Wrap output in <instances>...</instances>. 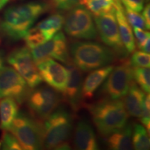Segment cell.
<instances>
[{"mask_svg":"<svg viewBox=\"0 0 150 150\" xmlns=\"http://www.w3.org/2000/svg\"><path fill=\"white\" fill-rule=\"evenodd\" d=\"M149 47H150V39L145 42V44L142 46V47L141 49H140V50L142 52H145V53L149 54V52H150Z\"/></svg>","mask_w":150,"mask_h":150,"instance_id":"33","label":"cell"},{"mask_svg":"<svg viewBox=\"0 0 150 150\" xmlns=\"http://www.w3.org/2000/svg\"><path fill=\"white\" fill-rule=\"evenodd\" d=\"M132 125L127 124L123 128L105 137V142L110 149L130 150L133 149Z\"/></svg>","mask_w":150,"mask_h":150,"instance_id":"19","label":"cell"},{"mask_svg":"<svg viewBox=\"0 0 150 150\" xmlns=\"http://www.w3.org/2000/svg\"><path fill=\"white\" fill-rule=\"evenodd\" d=\"M7 62L24 79L31 88H34L42 83L37 65L27 46L16 48L11 52L7 56Z\"/></svg>","mask_w":150,"mask_h":150,"instance_id":"11","label":"cell"},{"mask_svg":"<svg viewBox=\"0 0 150 150\" xmlns=\"http://www.w3.org/2000/svg\"><path fill=\"white\" fill-rule=\"evenodd\" d=\"M30 51L35 65L48 59H56L67 65L72 63L68 42L62 31H59L51 39Z\"/></svg>","mask_w":150,"mask_h":150,"instance_id":"10","label":"cell"},{"mask_svg":"<svg viewBox=\"0 0 150 150\" xmlns=\"http://www.w3.org/2000/svg\"><path fill=\"white\" fill-rule=\"evenodd\" d=\"M42 80L59 93H63L68 79V70L54 61L48 59L37 64Z\"/></svg>","mask_w":150,"mask_h":150,"instance_id":"13","label":"cell"},{"mask_svg":"<svg viewBox=\"0 0 150 150\" xmlns=\"http://www.w3.org/2000/svg\"><path fill=\"white\" fill-rule=\"evenodd\" d=\"M8 1L9 0H0V10L5 6Z\"/></svg>","mask_w":150,"mask_h":150,"instance_id":"34","label":"cell"},{"mask_svg":"<svg viewBox=\"0 0 150 150\" xmlns=\"http://www.w3.org/2000/svg\"><path fill=\"white\" fill-rule=\"evenodd\" d=\"M133 81V66L130 59L124 58L120 60L119 65L113 67L106 77V81H104L100 92L106 98L122 99Z\"/></svg>","mask_w":150,"mask_h":150,"instance_id":"7","label":"cell"},{"mask_svg":"<svg viewBox=\"0 0 150 150\" xmlns=\"http://www.w3.org/2000/svg\"><path fill=\"white\" fill-rule=\"evenodd\" d=\"M18 110L19 104L14 99L5 97L0 101V127L2 130L8 131L18 115Z\"/></svg>","mask_w":150,"mask_h":150,"instance_id":"20","label":"cell"},{"mask_svg":"<svg viewBox=\"0 0 150 150\" xmlns=\"http://www.w3.org/2000/svg\"><path fill=\"white\" fill-rule=\"evenodd\" d=\"M1 33H2V29H1V20L0 19V36H1Z\"/></svg>","mask_w":150,"mask_h":150,"instance_id":"36","label":"cell"},{"mask_svg":"<svg viewBox=\"0 0 150 150\" xmlns=\"http://www.w3.org/2000/svg\"><path fill=\"white\" fill-rule=\"evenodd\" d=\"M142 17L145 20L147 29L149 30L150 28V5L149 3L142 9Z\"/></svg>","mask_w":150,"mask_h":150,"instance_id":"32","label":"cell"},{"mask_svg":"<svg viewBox=\"0 0 150 150\" xmlns=\"http://www.w3.org/2000/svg\"><path fill=\"white\" fill-rule=\"evenodd\" d=\"M115 17L123 45L129 54L133 53L136 50V40L131 25L127 21L125 11L121 4L116 5Z\"/></svg>","mask_w":150,"mask_h":150,"instance_id":"18","label":"cell"},{"mask_svg":"<svg viewBox=\"0 0 150 150\" xmlns=\"http://www.w3.org/2000/svg\"><path fill=\"white\" fill-rule=\"evenodd\" d=\"M64 29L69 36L79 40H95L97 32L93 14L79 4L70 9L64 20Z\"/></svg>","mask_w":150,"mask_h":150,"instance_id":"6","label":"cell"},{"mask_svg":"<svg viewBox=\"0 0 150 150\" xmlns=\"http://www.w3.org/2000/svg\"><path fill=\"white\" fill-rule=\"evenodd\" d=\"M132 145L137 150L149 149V132L142 125L134 123L132 126Z\"/></svg>","mask_w":150,"mask_h":150,"instance_id":"23","label":"cell"},{"mask_svg":"<svg viewBox=\"0 0 150 150\" xmlns=\"http://www.w3.org/2000/svg\"><path fill=\"white\" fill-rule=\"evenodd\" d=\"M51 4L61 11H70L79 4V0H51Z\"/></svg>","mask_w":150,"mask_h":150,"instance_id":"29","label":"cell"},{"mask_svg":"<svg viewBox=\"0 0 150 150\" xmlns=\"http://www.w3.org/2000/svg\"><path fill=\"white\" fill-rule=\"evenodd\" d=\"M93 124L102 137H106L127 125L129 114L122 99L106 98L89 105Z\"/></svg>","mask_w":150,"mask_h":150,"instance_id":"3","label":"cell"},{"mask_svg":"<svg viewBox=\"0 0 150 150\" xmlns=\"http://www.w3.org/2000/svg\"><path fill=\"white\" fill-rule=\"evenodd\" d=\"M114 1H115V4H120V0H113Z\"/></svg>","mask_w":150,"mask_h":150,"instance_id":"37","label":"cell"},{"mask_svg":"<svg viewBox=\"0 0 150 150\" xmlns=\"http://www.w3.org/2000/svg\"><path fill=\"white\" fill-rule=\"evenodd\" d=\"M145 93L136 83L131 82L128 92L125 95L123 102L129 115L140 118L143 110Z\"/></svg>","mask_w":150,"mask_h":150,"instance_id":"17","label":"cell"},{"mask_svg":"<svg viewBox=\"0 0 150 150\" xmlns=\"http://www.w3.org/2000/svg\"><path fill=\"white\" fill-rule=\"evenodd\" d=\"M131 56L130 62L133 67H149L150 57L149 54L142 51H134Z\"/></svg>","mask_w":150,"mask_h":150,"instance_id":"26","label":"cell"},{"mask_svg":"<svg viewBox=\"0 0 150 150\" xmlns=\"http://www.w3.org/2000/svg\"><path fill=\"white\" fill-rule=\"evenodd\" d=\"M35 88L27 98L28 107L33 117L43 122L57 108L61 97L59 92L48 85Z\"/></svg>","mask_w":150,"mask_h":150,"instance_id":"8","label":"cell"},{"mask_svg":"<svg viewBox=\"0 0 150 150\" xmlns=\"http://www.w3.org/2000/svg\"><path fill=\"white\" fill-rule=\"evenodd\" d=\"M73 118L63 108H59L42 122L43 147L48 149H70Z\"/></svg>","mask_w":150,"mask_h":150,"instance_id":"4","label":"cell"},{"mask_svg":"<svg viewBox=\"0 0 150 150\" xmlns=\"http://www.w3.org/2000/svg\"><path fill=\"white\" fill-rule=\"evenodd\" d=\"M134 36L136 37L137 47L138 49H141L142 46L145 44L148 40L150 39V34L147 30L139 29V28H134Z\"/></svg>","mask_w":150,"mask_h":150,"instance_id":"30","label":"cell"},{"mask_svg":"<svg viewBox=\"0 0 150 150\" xmlns=\"http://www.w3.org/2000/svg\"><path fill=\"white\" fill-rule=\"evenodd\" d=\"M94 21L97 34L103 43L112 49L117 58H126L127 52L123 45L120 35L115 17V10L108 13L95 16Z\"/></svg>","mask_w":150,"mask_h":150,"instance_id":"9","label":"cell"},{"mask_svg":"<svg viewBox=\"0 0 150 150\" xmlns=\"http://www.w3.org/2000/svg\"><path fill=\"white\" fill-rule=\"evenodd\" d=\"M67 70L68 79L63 93V99L74 112H76L84 104L81 95L83 72L75 66L73 63L67 65Z\"/></svg>","mask_w":150,"mask_h":150,"instance_id":"14","label":"cell"},{"mask_svg":"<svg viewBox=\"0 0 150 150\" xmlns=\"http://www.w3.org/2000/svg\"><path fill=\"white\" fill-rule=\"evenodd\" d=\"M149 0H145V2H149Z\"/></svg>","mask_w":150,"mask_h":150,"instance_id":"38","label":"cell"},{"mask_svg":"<svg viewBox=\"0 0 150 150\" xmlns=\"http://www.w3.org/2000/svg\"><path fill=\"white\" fill-rule=\"evenodd\" d=\"M1 142V147L2 149L7 150H21L22 146L17 138L8 131H4Z\"/></svg>","mask_w":150,"mask_h":150,"instance_id":"25","label":"cell"},{"mask_svg":"<svg viewBox=\"0 0 150 150\" xmlns=\"http://www.w3.org/2000/svg\"><path fill=\"white\" fill-rule=\"evenodd\" d=\"M0 147H1V142H0Z\"/></svg>","mask_w":150,"mask_h":150,"instance_id":"39","label":"cell"},{"mask_svg":"<svg viewBox=\"0 0 150 150\" xmlns=\"http://www.w3.org/2000/svg\"><path fill=\"white\" fill-rule=\"evenodd\" d=\"M18 140L22 149L43 148L42 122L24 113H18L8 129Z\"/></svg>","mask_w":150,"mask_h":150,"instance_id":"5","label":"cell"},{"mask_svg":"<svg viewBox=\"0 0 150 150\" xmlns=\"http://www.w3.org/2000/svg\"><path fill=\"white\" fill-rule=\"evenodd\" d=\"M114 66L107 65L92 70L82 83L81 95L83 100L90 99L93 97L97 88L102 85Z\"/></svg>","mask_w":150,"mask_h":150,"instance_id":"16","label":"cell"},{"mask_svg":"<svg viewBox=\"0 0 150 150\" xmlns=\"http://www.w3.org/2000/svg\"><path fill=\"white\" fill-rule=\"evenodd\" d=\"M127 9L141 12L145 5V0H120Z\"/></svg>","mask_w":150,"mask_h":150,"instance_id":"31","label":"cell"},{"mask_svg":"<svg viewBox=\"0 0 150 150\" xmlns=\"http://www.w3.org/2000/svg\"><path fill=\"white\" fill-rule=\"evenodd\" d=\"M69 49L73 64L83 72L107 66L117 58L112 49L98 42L74 40Z\"/></svg>","mask_w":150,"mask_h":150,"instance_id":"2","label":"cell"},{"mask_svg":"<svg viewBox=\"0 0 150 150\" xmlns=\"http://www.w3.org/2000/svg\"><path fill=\"white\" fill-rule=\"evenodd\" d=\"M4 67V60L2 58V56H1V53H0V72H1V69L3 68Z\"/></svg>","mask_w":150,"mask_h":150,"instance_id":"35","label":"cell"},{"mask_svg":"<svg viewBox=\"0 0 150 150\" xmlns=\"http://www.w3.org/2000/svg\"><path fill=\"white\" fill-rule=\"evenodd\" d=\"M51 6L50 2L40 0L9 7L1 20L2 33L13 40L24 38L38 19L50 10Z\"/></svg>","mask_w":150,"mask_h":150,"instance_id":"1","label":"cell"},{"mask_svg":"<svg viewBox=\"0 0 150 150\" xmlns=\"http://www.w3.org/2000/svg\"><path fill=\"white\" fill-rule=\"evenodd\" d=\"M79 4L83 6L94 16H98L115 11L116 5L119 4H115L113 0H79Z\"/></svg>","mask_w":150,"mask_h":150,"instance_id":"22","label":"cell"},{"mask_svg":"<svg viewBox=\"0 0 150 150\" xmlns=\"http://www.w3.org/2000/svg\"><path fill=\"white\" fill-rule=\"evenodd\" d=\"M31 88L13 67L4 66L0 72V99L11 97L19 104L27 98Z\"/></svg>","mask_w":150,"mask_h":150,"instance_id":"12","label":"cell"},{"mask_svg":"<svg viewBox=\"0 0 150 150\" xmlns=\"http://www.w3.org/2000/svg\"><path fill=\"white\" fill-rule=\"evenodd\" d=\"M73 144L80 150H97L99 149L96 134L88 122L81 120L76 124L74 129Z\"/></svg>","mask_w":150,"mask_h":150,"instance_id":"15","label":"cell"},{"mask_svg":"<svg viewBox=\"0 0 150 150\" xmlns=\"http://www.w3.org/2000/svg\"><path fill=\"white\" fill-rule=\"evenodd\" d=\"M125 14L127 21L133 27L147 30L143 17L138 13V12L126 8V11H125Z\"/></svg>","mask_w":150,"mask_h":150,"instance_id":"27","label":"cell"},{"mask_svg":"<svg viewBox=\"0 0 150 150\" xmlns=\"http://www.w3.org/2000/svg\"><path fill=\"white\" fill-rule=\"evenodd\" d=\"M133 78L136 83L146 94L150 92V71L149 67H133Z\"/></svg>","mask_w":150,"mask_h":150,"instance_id":"24","label":"cell"},{"mask_svg":"<svg viewBox=\"0 0 150 150\" xmlns=\"http://www.w3.org/2000/svg\"><path fill=\"white\" fill-rule=\"evenodd\" d=\"M64 20L65 17L61 13H55L38 22L35 27L45 35L47 40H49L56 33L61 31L63 27Z\"/></svg>","mask_w":150,"mask_h":150,"instance_id":"21","label":"cell"},{"mask_svg":"<svg viewBox=\"0 0 150 150\" xmlns=\"http://www.w3.org/2000/svg\"><path fill=\"white\" fill-rule=\"evenodd\" d=\"M140 121L144 127L147 129L148 132L150 130V97L149 93L145 95L144 100L143 110L141 117H140Z\"/></svg>","mask_w":150,"mask_h":150,"instance_id":"28","label":"cell"}]
</instances>
